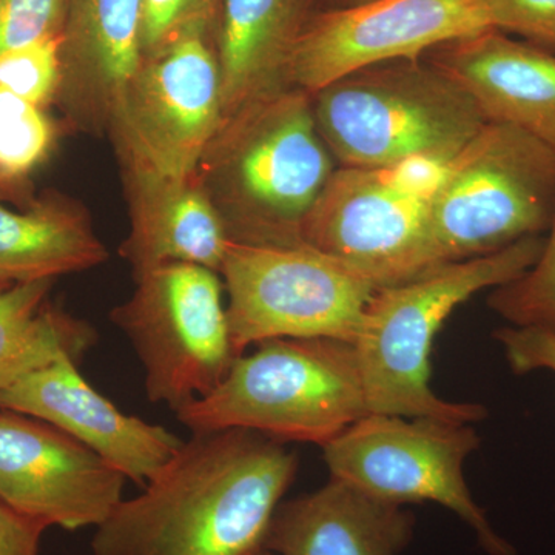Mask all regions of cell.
Listing matches in <instances>:
<instances>
[{
  "mask_svg": "<svg viewBox=\"0 0 555 555\" xmlns=\"http://www.w3.org/2000/svg\"><path fill=\"white\" fill-rule=\"evenodd\" d=\"M298 455L247 429L193 433L144 492L122 500L94 555H258Z\"/></svg>",
  "mask_w": 555,
  "mask_h": 555,
  "instance_id": "obj_1",
  "label": "cell"
},
{
  "mask_svg": "<svg viewBox=\"0 0 555 555\" xmlns=\"http://www.w3.org/2000/svg\"><path fill=\"white\" fill-rule=\"evenodd\" d=\"M337 169L312 96L291 87L222 124L195 178L232 243L302 246V224Z\"/></svg>",
  "mask_w": 555,
  "mask_h": 555,
  "instance_id": "obj_2",
  "label": "cell"
},
{
  "mask_svg": "<svg viewBox=\"0 0 555 555\" xmlns=\"http://www.w3.org/2000/svg\"><path fill=\"white\" fill-rule=\"evenodd\" d=\"M545 236H529L495 254L449 262L408 283L378 288L364 310L356 341L369 414L481 422L483 404L443 400L430 387V352L444 321L486 288L528 272Z\"/></svg>",
  "mask_w": 555,
  "mask_h": 555,
  "instance_id": "obj_3",
  "label": "cell"
},
{
  "mask_svg": "<svg viewBox=\"0 0 555 555\" xmlns=\"http://www.w3.org/2000/svg\"><path fill=\"white\" fill-rule=\"evenodd\" d=\"M236 358L221 385L177 412L193 433L247 429L323 448L369 414L356 347L276 338Z\"/></svg>",
  "mask_w": 555,
  "mask_h": 555,
  "instance_id": "obj_4",
  "label": "cell"
},
{
  "mask_svg": "<svg viewBox=\"0 0 555 555\" xmlns=\"http://www.w3.org/2000/svg\"><path fill=\"white\" fill-rule=\"evenodd\" d=\"M338 167L386 169L409 156L454 158L488 122L476 100L425 57L357 69L312 94Z\"/></svg>",
  "mask_w": 555,
  "mask_h": 555,
  "instance_id": "obj_5",
  "label": "cell"
},
{
  "mask_svg": "<svg viewBox=\"0 0 555 555\" xmlns=\"http://www.w3.org/2000/svg\"><path fill=\"white\" fill-rule=\"evenodd\" d=\"M555 217V153L509 124L488 120L449 163L429 201L437 264L495 254L542 236Z\"/></svg>",
  "mask_w": 555,
  "mask_h": 555,
  "instance_id": "obj_6",
  "label": "cell"
},
{
  "mask_svg": "<svg viewBox=\"0 0 555 555\" xmlns=\"http://www.w3.org/2000/svg\"><path fill=\"white\" fill-rule=\"evenodd\" d=\"M219 275L228 292L236 356L276 338L356 345L377 284L341 259L309 246L232 243Z\"/></svg>",
  "mask_w": 555,
  "mask_h": 555,
  "instance_id": "obj_7",
  "label": "cell"
},
{
  "mask_svg": "<svg viewBox=\"0 0 555 555\" xmlns=\"http://www.w3.org/2000/svg\"><path fill=\"white\" fill-rule=\"evenodd\" d=\"M480 443L467 423L367 414L324 444L323 456L332 478L392 505L437 503L473 529L486 554L516 555L489 524L463 474Z\"/></svg>",
  "mask_w": 555,
  "mask_h": 555,
  "instance_id": "obj_8",
  "label": "cell"
},
{
  "mask_svg": "<svg viewBox=\"0 0 555 555\" xmlns=\"http://www.w3.org/2000/svg\"><path fill=\"white\" fill-rule=\"evenodd\" d=\"M109 313L144 367L145 392L177 414L214 392L235 363L224 283L215 270L171 262L134 278Z\"/></svg>",
  "mask_w": 555,
  "mask_h": 555,
  "instance_id": "obj_9",
  "label": "cell"
},
{
  "mask_svg": "<svg viewBox=\"0 0 555 555\" xmlns=\"http://www.w3.org/2000/svg\"><path fill=\"white\" fill-rule=\"evenodd\" d=\"M221 120L214 36L192 35L142 56L107 134L119 160L192 178Z\"/></svg>",
  "mask_w": 555,
  "mask_h": 555,
  "instance_id": "obj_10",
  "label": "cell"
},
{
  "mask_svg": "<svg viewBox=\"0 0 555 555\" xmlns=\"http://www.w3.org/2000/svg\"><path fill=\"white\" fill-rule=\"evenodd\" d=\"M486 30H494L489 0H371L318 11L295 49L288 82L312 96L357 69L420 60Z\"/></svg>",
  "mask_w": 555,
  "mask_h": 555,
  "instance_id": "obj_11",
  "label": "cell"
},
{
  "mask_svg": "<svg viewBox=\"0 0 555 555\" xmlns=\"http://www.w3.org/2000/svg\"><path fill=\"white\" fill-rule=\"evenodd\" d=\"M301 243L341 259L379 288L440 268L429 199L401 192L382 170L338 167L302 224Z\"/></svg>",
  "mask_w": 555,
  "mask_h": 555,
  "instance_id": "obj_12",
  "label": "cell"
},
{
  "mask_svg": "<svg viewBox=\"0 0 555 555\" xmlns=\"http://www.w3.org/2000/svg\"><path fill=\"white\" fill-rule=\"evenodd\" d=\"M127 477L50 423L0 409V500L47 528L101 526Z\"/></svg>",
  "mask_w": 555,
  "mask_h": 555,
  "instance_id": "obj_13",
  "label": "cell"
},
{
  "mask_svg": "<svg viewBox=\"0 0 555 555\" xmlns=\"http://www.w3.org/2000/svg\"><path fill=\"white\" fill-rule=\"evenodd\" d=\"M0 409L50 423L142 486L173 459L184 441L166 427L124 414L64 357L0 393Z\"/></svg>",
  "mask_w": 555,
  "mask_h": 555,
  "instance_id": "obj_14",
  "label": "cell"
},
{
  "mask_svg": "<svg viewBox=\"0 0 555 555\" xmlns=\"http://www.w3.org/2000/svg\"><path fill=\"white\" fill-rule=\"evenodd\" d=\"M142 0H68L54 105L65 126L107 134L141 64Z\"/></svg>",
  "mask_w": 555,
  "mask_h": 555,
  "instance_id": "obj_15",
  "label": "cell"
},
{
  "mask_svg": "<svg viewBox=\"0 0 555 555\" xmlns=\"http://www.w3.org/2000/svg\"><path fill=\"white\" fill-rule=\"evenodd\" d=\"M423 57L456 80L486 119L517 127L555 153L554 51L486 30Z\"/></svg>",
  "mask_w": 555,
  "mask_h": 555,
  "instance_id": "obj_16",
  "label": "cell"
},
{
  "mask_svg": "<svg viewBox=\"0 0 555 555\" xmlns=\"http://www.w3.org/2000/svg\"><path fill=\"white\" fill-rule=\"evenodd\" d=\"M119 166L130 218L119 254L133 278L171 262L219 273L230 238L198 179L166 177L130 160Z\"/></svg>",
  "mask_w": 555,
  "mask_h": 555,
  "instance_id": "obj_17",
  "label": "cell"
},
{
  "mask_svg": "<svg viewBox=\"0 0 555 555\" xmlns=\"http://www.w3.org/2000/svg\"><path fill=\"white\" fill-rule=\"evenodd\" d=\"M313 2L222 0L214 38L221 79V126L291 89L292 57L318 13Z\"/></svg>",
  "mask_w": 555,
  "mask_h": 555,
  "instance_id": "obj_18",
  "label": "cell"
},
{
  "mask_svg": "<svg viewBox=\"0 0 555 555\" xmlns=\"http://www.w3.org/2000/svg\"><path fill=\"white\" fill-rule=\"evenodd\" d=\"M414 514L332 478L312 494L281 503L266 551L275 555H400Z\"/></svg>",
  "mask_w": 555,
  "mask_h": 555,
  "instance_id": "obj_19",
  "label": "cell"
},
{
  "mask_svg": "<svg viewBox=\"0 0 555 555\" xmlns=\"http://www.w3.org/2000/svg\"><path fill=\"white\" fill-rule=\"evenodd\" d=\"M108 250L86 208L49 196L25 211L0 201V276L9 283L56 280L104 264Z\"/></svg>",
  "mask_w": 555,
  "mask_h": 555,
  "instance_id": "obj_20",
  "label": "cell"
},
{
  "mask_svg": "<svg viewBox=\"0 0 555 555\" xmlns=\"http://www.w3.org/2000/svg\"><path fill=\"white\" fill-rule=\"evenodd\" d=\"M53 280L0 288V393L61 358L82 360L96 345L87 321L49 302Z\"/></svg>",
  "mask_w": 555,
  "mask_h": 555,
  "instance_id": "obj_21",
  "label": "cell"
},
{
  "mask_svg": "<svg viewBox=\"0 0 555 555\" xmlns=\"http://www.w3.org/2000/svg\"><path fill=\"white\" fill-rule=\"evenodd\" d=\"M56 137L46 109L0 89V188L24 198L25 178L49 158Z\"/></svg>",
  "mask_w": 555,
  "mask_h": 555,
  "instance_id": "obj_22",
  "label": "cell"
},
{
  "mask_svg": "<svg viewBox=\"0 0 555 555\" xmlns=\"http://www.w3.org/2000/svg\"><path fill=\"white\" fill-rule=\"evenodd\" d=\"M489 308L511 326L546 328L555 334V217L535 264L513 283L494 288Z\"/></svg>",
  "mask_w": 555,
  "mask_h": 555,
  "instance_id": "obj_23",
  "label": "cell"
},
{
  "mask_svg": "<svg viewBox=\"0 0 555 555\" xmlns=\"http://www.w3.org/2000/svg\"><path fill=\"white\" fill-rule=\"evenodd\" d=\"M62 36L47 38L0 54V89L47 109L61 83Z\"/></svg>",
  "mask_w": 555,
  "mask_h": 555,
  "instance_id": "obj_24",
  "label": "cell"
},
{
  "mask_svg": "<svg viewBox=\"0 0 555 555\" xmlns=\"http://www.w3.org/2000/svg\"><path fill=\"white\" fill-rule=\"evenodd\" d=\"M222 0H142V56L192 35L214 36Z\"/></svg>",
  "mask_w": 555,
  "mask_h": 555,
  "instance_id": "obj_25",
  "label": "cell"
},
{
  "mask_svg": "<svg viewBox=\"0 0 555 555\" xmlns=\"http://www.w3.org/2000/svg\"><path fill=\"white\" fill-rule=\"evenodd\" d=\"M68 0H0V54L64 31Z\"/></svg>",
  "mask_w": 555,
  "mask_h": 555,
  "instance_id": "obj_26",
  "label": "cell"
},
{
  "mask_svg": "<svg viewBox=\"0 0 555 555\" xmlns=\"http://www.w3.org/2000/svg\"><path fill=\"white\" fill-rule=\"evenodd\" d=\"M494 30L555 53V0H489Z\"/></svg>",
  "mask_w": 555,
  "mask_h": 555,
  "instance_id": "obj_27",
  "label": "cell"
},
{
  "mask_svg": "<svg viewBox=\"0 0 555 555\" xmlns=\"http://www.w3.org/2000/svg\"><path fill=\"white\" fill-rule=\"evenodd\" d=\"M494 338L502 346L511 371L525 375L546 371L555 374V334L532 326L496 328Z\"/></svg>",
  "mask_w": 555,
  "mask_h": 555,
  "instance_id": "obj_28",
  "label": "cell"
},
{
  "mask_svg": "<svg viewBox=\"0 0 555 555\" xmlns=\"http://www.w3.org/2000/svg\"><path fill=\"white\" fill-rule=\"evenodd\" d=\"M451 159L422 153V155L409 156L386 169L378 170H382L387 181L400 189L401 192L430 201L443 184Z\"/></svg>",
  "mask_w": 555,
  "mask_h": 555,
  "instance_id": "obj_29",
  "label": "cell"
},
{
  "mask_svg": "<svg viewBox=\"0 0 555 555\" xmlns=\"http://www.w3.org/2000/svg\"><path fill=\"white\" fill-rule=\"evenodd\" d=\"M46 529L0 500V555H39Z\"/></svg>",
  "mask_w": 555,
  "mask_h": 555,
  "instance_id": "obj_30",
  "label": "cell"
},
{
  "mask_svg": "<svg viewBox=\"0 0 555 555\" xmlns=\"http://www.w3.org/2000/svg\"><path fill=\"white\" fill-rule=\"evenodd\" d=\"M367 2H371V0H332L331 9H350V7H357Z\"/></svg>",
  "mask_w": 555,
  "mask_h": 555,
  "instance_id": "obj_31",
  "label": "cell"
},
{
  "mask_svg": "<svg viewBox=\"0 0 555 555\" xmlns=\"http://www.w3.org/2000/svg\"><path fill=\"white\" fill-rule=\"evenodd\" d=\"M14 199L13 196L10 195L9 192H7V190H3L2 188H0V201H3V199Z\"/></svg>",
  "mask_w": 555,
  "mask_h": 555,
  "instance_id": "obj_32",
  "label": "cell"
},
{
  "mask_svg": "<svg viewBox=\"0 0 555 555\" xmlns=\"http://www.w3.org/2000/svg\"><path fill=\"white\" fill-rule=\"evenodd\" d=\"M10 284H13V283H9V281L3 280V278H2V276H0V288H3V287H7V286H10Z\"/></svg>",
  "mask_w": 555,
  "mask_h": 555,
  "instance_id": "obj_33",
  "label": "cell"
},
{
  "mask_svg": "<svg viewBox=\"0 0 555 555\" xmlns=\"http://www.w3.org/2000/svg\"><path fill=\"white\" fill-rule=\"evenodd\" d=\"M258 555H275V554H272L270 553V551H261V553H259Z\"/></svg>",
  "mask_w": 555,
  "mask_h": 555,
  "instance_id": "obj_34",
  "label": "cell"
}]
</instances>
